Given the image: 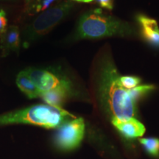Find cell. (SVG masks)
<instances>
[{
    "instance_id": "6da1fadb",
    "label": "cell",
    "mask_w": 159,
    "mask_h": 159,
    "mask_svg": "<svg viewBox=\"0 0 159 159\" xmlns=\"http://www.w3.org/2000/svg\"><path fill=\"white\" fill-rule=\"evenodd\" d=\"M97 82L101 101L113 116L112 119L124 120L134 118L136 102L130 90L121 84L120 75L111 59L105 58L101 63Z\"/></svg>"
},
{
    "instance_id": "7a4b0ae2",
    "label": "cell",
    "mask_w": 159,
    "mask_h": 159,
    "mask_svg": "<svg viewBox=\"0 0 159 159\" xmlns=\"http://www.w3.org/2000/svg\"><path fill=\"white\" fill-rule=\"evenodd\" d=\"M76 118L63 108L36 105L0 115V126L13 124L37 125L47 129L58 128L63 123Z\"/></svg>"
},
{
    "instance_id": "3957f363",
    "label": "cell",
    "mask_w": 159,
    "mask_h": 159,
    "mask_svg": "<svg viewBox=\"0 0 159 159\" xmlns=\"http://www.w3.org/2000/svg\"><path fill=\"white\" fill-rule=\"evenodd\" d=\"M132 27L125 21L103 14L101 9L89 11L81 16L77 25V39H100L134 34Z\"/></svg>"
},
{
    "instance_id": "277c9868",
    "label": "cell",
    "mask_w": 159,
    "mask_h": 159,
    "mask_svg": "<svg viewBox=\"0 0 159 159\" xmlns=\"http://www.w3.org/2000/svg\"><path fill=\"white\" fill-rule=\"evenodd\" d=\"M73 5L71 0H67L42 12L30 25L24 30L21 39L24 45H29L49 33L64 19L71 11Z\"/></svg>"
},
{
    "instance_id": "5b68a950",
    "label": "cell",
    "mask_w": 159,
    "mask_h": 159,
    "mask_svg": "<svg viewBox=\"0 0 159 159\" xmlns=\"http://www.w3.org/2000/svg\"><path fill=\"white\" fill-rule=\"evenodd\" d=\"M85 134V122L83 118H75L63 123L57 128L55 143L60 148L71 150L77 148Z\"/></svg>"
},
{
    "instance_id": "8992f818",
    "label": "cell",
    "mask_w": 159,
    "mask_h": 159,
    "mask_svg": "<svg viewBox=\"0 0 159 159\" xmlns=\"http://www.w3.org/2000/svg\"><path fill=\"white\" fill-rule=\"evenodd\" d=\"M26 71L42 93L57 88L66 81V80L60 78L57 75L44 69H27Z\"/></svg>"
},
{
    "instance_id": "52a82bcc",
    "label": "cell",
    "mask_w": 159,
    "mask_h": 159,
    "mask_svg": "<svg viewBox=\"0 0 159 159\" xmlns=\"http://www.w3.org/2000/svg\"><path fill=\"white\" fill-rule=\"evenodd\" d=\"M112 124L123 136L128 139L141 137L145 133L144 125L135 117L124 120L112 119Z\"/></svg>"
},
{
    "instance_id": "ba28073f",
    "label": "cell",
    "mask_w": 159,
    "mask_h": 159,
    "mask_svg": "<svg viewBox=\"0 0 159 159\" xmlns=\"http://www.w3.org/2000/svg\"><path fill=\"white\" fill-rule=\"evenodd\" d=\"M137 21L140 25L143 39L150 45L159 47V27L156 20L139 15Z\"/></svg>"
},
{
    "instance_id": "9c48e42d",
    "label": "cell",
    "mask_w": 159,
    "mask_h": 159,
    "mask_svg": "<svg viewBox=\"0 0 159 159\" xmlns=\"http://www.w3.org/2000/svg\"><path fill=\"white\" fill-rule=\"evenodd\" d=\"M71 93V84L66 80L62 85L52 90L43 92L41 97L43 100L50 106L55 108H62V105L68 98Z\"/></svg>"
},
{
    "instance_id": "30bf717a",
    "label": "cell",
    "mask_w": 159,
    "mask_h": 159,
    "mask_svg": "<svg viewBox=\"0 0 159 159\" xmlns=\"http://www.w3.org/2000/svg\"><path fill=\"white\" fill-rule=\"evenodd\" d=\"M20 43L21 34L17 26H9L5 33L0 35V48L4 56L8 55L11 52L17 50Z\"/></svg>"
},
{
    "instance_id": "8fae6325",
    "label": "cell",
    "mask_w": 159,
    "mask_h": 159,
    "mask_svg": "<svg viewBox=\"0 0 159 159\" xmlns=\"http://www.w3.org/2000/svg\"><path fill=\"white\" fill-rule=\"evenodd\" d=\"M16 84L20 90L25 93L30 99L41 97L42 94V92L33 82L26 70L21 71L17 75Z\"/></svg>"
},
{
    "instance_id": "7c38bea8",
    "label": "cell",
    "mask_w": 159,
    "mask_h": 159,
    "mask_svg": "<svg viewBox=\"0 0 159 159\" xmlns=\"http://www.w3.org/2000/svg\"><path fill=\"white\" fill-rule=\"evenodd\" d=\"M139 142L142 144L149 153L157 156L159 155V139L156 138L140 139Z\"/></svg>"
},
{
    "instance_id": "4fadbf2b",
    "label": "cell",
    "mask_w": 159,
    "mask_h": 159,
    "mask_svg": "<svg viewBox=\"0 0 159 159\" xmlns=\"http://www.w3.org/2000/svg\"><path fill=\"white\" fill-rule=\"evenodd\" d=\"M120 83L125 89L129 90L139 85L141 79L136 76H122L120 77Z\"/></svg>"
},
{
    "instance_id": "5bb4252c",
    "label": "cell",
    "mask_w": 159,
    "mask_h": 159,
    "mask_svg": "<svg viewBox=\"0 0 159 159\" xmlns=\"http://www.w3.org/2000/svg\"><path fill=\"white\" fill-rule=\"evenodd\" d=\"M56 0H38L36 4L32 7L34 13H39V12L45 11L48 7Z\"/></svg>"
},
{
    "instance_id": "9a60e30c",
    "label": "cell",
    "mask_w": 159,
    "mask_h": 159,
    "mask_svg": "<svg viewBox=\"0 0 159 159\" xmlns=\"http://www.w3.org/2000/svg\"><path fill=\"white\" fill-rule=\"evenodd\" d=\"M7 28V19L3 10H0V35H2Z\"/></svg>"
},
{
    "instance_id": "2e32d148",
    "label": "cell",
    "mask_w": 159,
    "mask_h": 159,
    "mask_svg": "<svg viewBox=\"0 0 159 159\" xmlns=\"http://www.w3.org/2000/svg\"><path fill=\"white\" fill-rule=\"evenodd\" d=\"M102 7L108 10H112L113 2L112 0H95Z\"/></svg>"
},
{
    "instance_id": "e0dca14e",
    "label": "cell",
    "mask_w": 159,
    "mask_h": 159,
    "mask_svg": "<svg viewBox=\"0 0 159 159\" xmlns=\"http://www.w3.org/2000/svg\"><path fill=\"white\" fill-rule=\"evenodd\" d=\"M71 1L77 2H83V3H90L94 0H71Z\"/></svg>"
},
{
    "instance_id": "ac0fdd59",
    "label": "cell",
    "mask_w": 159,
    "mask_h": 159,
    "mask_svg": "<svg viewBox=\"0 0 159 159\" xmlns=\"http://www.w3.org/2000/svg\"><path fill=\"white\" fill-rule=\"evenodd\" d=\"M33 1H34V0H26V2H27V4H30V2H32Z\"/></svg>"
},
{
    "instance_id": "d6986e66",
    "label": "cell",
    "mask_w": 159,
    "mask_h": 159,
    "mask_svg": "<svg viewBox=\"0 0 159 159\" xmlns=\"http://www.w3.org/2000/svg\"><path fill=\"white\" fill-rule=\"evenodd\" d=\"M0 1H1V0H0Z\"/></svg>"
}]
</instances>
